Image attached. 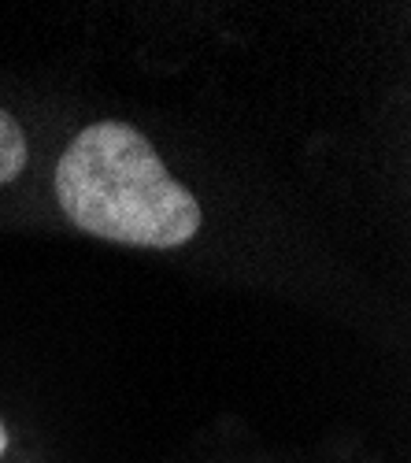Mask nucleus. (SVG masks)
<instances>
[{
    "label": "nucleus",
    "mask_w": 411,
    "mask_h": 463,
    "mask_svg": "<svg viewBox=\"0 0 411 463\" xmlns=\"http://www.w3.org/2000/svg\"><path fill=\"white\" fill-rule=\"evenodd\" d=\"M56 197L74 226L119 245L178 249L201 230L197 197L126 123H93L70 141L56 167Z\"/></svg>",
    "instance_id": "obj_1"
},
{
    "label": "nucleus",
    "mask_w": 411,
    "mask_h": 463,
    "mask_svg": "<svg viewBox=\"0 0 411 463\" xmlns=\"http://www.w3.org/2000/svg\"><path fill=\"white\" fill-rule=\"evenodd\" d=\"M26 167V137L19 130V123L0 108V185L15 182Z\"/></svg>",
    "instance_id": "obj_2"
},
{
    "label": "nucleus",
    "mask_w": 411,
    "mask_h": 463,
    "mask_svg": "<svg viewBox=\"0 0 411 463\" xmlns=\"http://www.w3.org/2000/svg\"><path fill=\"white\" fill-rule=\"evenodd\" d=\"M5 449H8V430H5V422H0V456H5Z\"/></svg>",
    "instance_id": "obj_3"
}]
</instances>
